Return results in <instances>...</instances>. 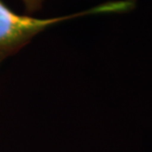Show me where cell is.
I'll return each instance as SVG.
<instances>
[{
	"label": "cell",
	"mask_w": 152,
	"mask_h": 152,
	"mask_svg": "<svg viewBox=\"0 0 152 152\" xmlns=\"http://www.w3.org/2000/svg\"><path fill=\"white\" fill-rule=\"evenodd\" d=\"M128 9L129 4L127 1H114L71 15L35 18L18 14L0 0V55L6 58L14 54L27 45L35 35L59 23L86 15L124 12Z\"/></svg>",
	"instance_id": "cell-1"
},
{
	"label": "cell",
	"mask_w": 152,
	"mask_h": 152,
	"mask_svg": "<svg viewBox=\"0 0 152 152\" xmlns=\"http://www.w3.org/2000/svg\"><path fill=\"white\" fill-rule=\"evenodd\" d=\"M28 12H34L40 9L43 0H21Z\"/></svg>",
	"instance_id": "cell-2"
},
{
	"label": "cell",
	"mask_w": 152,
	"mask_h": 152,
	"mask_svg": "<svg viewBox=\"0 0 152 152\" xmlns=\"http://www.w3.org/2000/svg\"><path fill=\"white\" fill-rule=\"evenodd\" d=\"M3 59H4V57H3V56H1V55H0V63H1V61H2Z\"/></svg>",
	"instance_id": "cell-3"
}]
</instances>
